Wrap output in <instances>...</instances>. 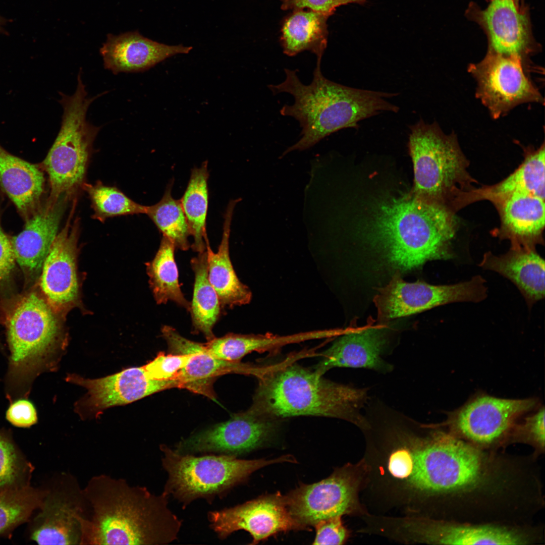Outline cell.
<instances>
[{
    "label": "cell",
    "instance_id": "cell-5",
    "mask_svg": "<svg viewBox=\"0 0 545 545\" xmlns=\"http://www.w3.org/2000/svg\"><path fill=\"white\" fill-rule=\"evenodd\" d=\"M455 228L453 215L444 204L413 194L384 203L371 224L373 239L401 271L429 260L452 258Z\"/></svg>",
    "mask_w": 545,
    "mask_h": 545
},
{
    "label": "cell",
    "instance_id": "cell-21",
    "mask_svg": "<svg viewBox=\"0 0 545 545\" xmlns=\"http://www.w3.org/2000/svg\"><path fill=\"white\" fill-rule=\"evenodd\" d=\"M161 333L170 353L190 355L188 363L178 375L181 388L216 402L213 384L217 376L229 373H252V367L216 358L208 351L204 344L185 338L172 326H164Z\"/></svg>",
    "mask_w": 545,
    "mask_h": 545
},
{
    "label": "cell",
    "instance_id": "cell-41",
    "mask_svg": "<svg viewBox=\"0 0 545 545\" xmlns=\"http://www.w3.org/2000/svg\"><path fill=\"white\" fill-rule=\"evenodd\" d=\"M283 10H300L307 8L331 16L336 8L350 4L363 5L365 0H280Z\"/></svg>",
    "mask_w": 545,
    "mask_h": 545
},
{
    "label": "cell",
    "instance_id": "cell-32",
    "mask_svg": "<svg viewBox=\"0 0 545 545\" xmlns=\"http://www.w3.org/2000/svg\"><path fill=\"white\" fill-rule=\"evenodd\" d=\"M208 177L207 161H204L200 167L193 168L186 189L180 199L193 238L191 247L197 253L206 250V244L208 241L206 233Z\"/></svg>",
    "mask_w": 545,
    "mask_h": 545
},
{
    "label": "cell",
    "instance_id": "cell-39",
    "mask_svg": "<svg viewBox=\"0 0 545 545\" xmlns=\"http://www.w3.org/2000/svg\"><path fill=\"white\" fill-rule=\"evenodd\" d=\"M190 354H165L160 352L156 358L143 366L147 374L158 380L172 379L178 377L179 371L188 363Z\"/></svg>",
    "mask_w": 545,
    "mask_h": 545
},
{
    "label": "cell",
    "instance_id": "cell-29",
    "mask_svg": "<svg viewBox=\"0 0 545 545\" xmlns=\"http://www.w3.org/2000/svg\"><path fill=\"white\" fill-rule=\"evenodd\" d=\"M330 15L304 9L293 10L284 20L280 41L283 52L293 57L308 50L321 62L327 46V21Z\"/></svg>",
    "mask_w": 545,
    "mask_h": 545
},
{
    "label": "cell",
    "instance_id": "cell-35",
    "mask_svg": "<svg viewBox=\"0 0 545 545\" xmlns=\"http://www.w3.org/2000/svg\"><path fill=\"white\" fill-rule=\"evenodd\" d=\"M173 185L172 181L167 186L160 201L154 205L146 206L145 214L162 236L169 239L176 248L185 251L190 247L188 238L191 234L180 200L172 196Z\"/></svg>",
    "mask_w": 545,
    "mask_h": 545
},
{
    "label": "cell",
    "instance_id": "cell-4",
    "mask_svg": "<svg viewBox=\"0 0 545 545\" xmlns=\"http://www.w3.org/2000/svg\"><path fill=\"white\" fill-rule=\"evenodd\" d=\"M320 63L316 62L310 84H303L295 70L285 69V80L268 86L274 94L286 92L293 96L294 103L284 105L280 113L295 118L302 128L300 139L282 157L292 151L308 149L340 130L356 128L363 120L399 110L387 100L396 93L354 88L334 82L323 76Z\"/></svg>",
    "mask_w": 545,
    "mask_h": 545
},
{
    "label": "cell",
    "instance_id": "cell-13",
    "mask_svg": "<svg viewBox=\"0 0 545 545\" xmlns=\"http://www.w3.org/2000/svg\"><path fill=\"white\" fill-rule=\"evenodd\" d=\"M537 404L534 398L505 399L484 393L473 396L464 404L447 413L441 426L474 443L488 445L513 431L521 417Z\"/></svg>",
    "mask_w": 545,
    "mask_h": 545
},
{
    "label": "cell",
    "instance_id": "cell-18",
    "mask_svg": "<svg viewBox=\"0 0 545 545\" xmlns=\"http://www.w3.org/2000/svg\"><path fill=\"white\" fill-rule=\"evenodd\" d=\"M321 354L314 370L323 375L336 367L366 368L385 374L393 365L385 360L389 351L387 333L382 326L348 328Z\"/></svg>",
    "mask_w": 545,
    "mask_h": 545
},
{
    "label": "cell",
    "instance_id": "cell-38",
    "mask_svg": "<svg viewBox=\"0 0 545 545\" xmlns=\"http://www.w3.org/2000/svg\"><path fill=\"white\" fill-rule=\"evenodd\" d=\"M94 211V218L103 221L115 216L146 213V206L135 202L118 189L102 185H85Z\"/></svg>",
    "mask_w": 545,
    "mask_h": 545
},
{
    "label": "cell",
    "instance_id": "cell-45",
    "mask_svg": "<svg viewBox=\"0 0 545 545\" xmlns=\"http://www.w3.org/2000/svg\"><path fill=\"white\" fill-rule=\"evenodd\" d=\"M513 1H514L515 2H516V3H517V4H521V3H520V0H513Z\"/></svg>",
    "mask_w": 545,
    "mask_h": 545
},
{
    "label": "cell",
    "instance_id": "cell-34",
    "mask_svg": "<svg viewBox=\"0 0 545 545\" xmlns=\"http://www.w3.org/2000/svg\"><path fill=\"white\" fill-rule=\"evenodd\" d=\"M175 248L174 244L162 236L155 256L147 265L149 284L157 303L166 304L171 301L189 311L190 303L184 297L179 285Z\"/></svg>",
    "mask_w": 545,
    "mask_h": 545
},
{
    "label": "cell",
    "instance_id": "cell-12",
    "mask_svg": "<svg viewBox=\"0 0 545 545\" xmlns=\"http://www.w3.org/2000/svg\"><path fill=\"white\" fill-rule=\"evenodd\" d=\"M486 282L480 276L447 285L424 282L409 283L396 274L374 298L379 319L389 320L457 302H478L487 296Z\"/></svg>",
    "mask_w": 545,
    "mask_h": 545
},
{
    "label": "cell",
    "instance_id": "cell-20",
    "mask_svg": "<svg viewBox=\"0 0 545 545\" xmlns=\"http://www.w3.org/2000/svg\"><path fill=\"white\" fill-rule=\"evenodd\" d=\"M78 225L70 221L58 234L42 266L40 286L53 311H62L76 300Z\"/></svg>",
    "mask_w": 545,
    "mask_h": 545
},
{
    "label": "cell",
    "instance_id": "cell-28",
    "mask_svg": "<svg viewBox=\"0 0 545 545\" xmlns=\"http://www.w3.org/2000/svg\"><path fill=\"white\" fill-rule=\"evenodd\" d=\"M241 198L231 200L224 215L223 232L216 252L206 244L208 280L216 291L222 307L232 308L248 304L252 298L249 288L238 278L229 255V237L234 208Z\"/></svg>",
    "mask_w": 545,
    "mask_h": 545
},
{
    "label": "cell",
    "instance_id": "cell-46",
    "mask_svg": "<svg viewBox=\"0 0 545 545\" xmlns=\"http://www.w3.org/2000/svg\"><path fill=\"white\" fill-rule=\"evenodd\" d=\"M2 349V347H1V346L0 345V349Z\"/></svg>",
    "mask_w": 545,
    "mask_h": 545
},
{
    "label": "cell",
    "instance_id": "cell-11",
    "mask_svg": "<svg viewBox=\"0 0 545 545\" xmlns=\"http://www.w3.org/2000/svg\"><path fill=\"white\" fill-rule=\"evenodd\" d=\"M528 65L518 57L487 50L481 61L469 65L468 72L476 82V96L494 119L523 103H543L528 74Z\"/></svg>",
    "mask_w": 545,
    "mask_h": 545
},
{
    "label": "cell",
    "instance_id": "cell-1",
    "mask_svg": "<svg viewBox=\"0 0 545 545\" xmlns=\"http://www.w3.org/2000/svg\"><path fill=\"white\" fill-rule=\"evenodd\" d=\"M377 452L380 476L407 504L467 488L481 475L482 461L475 449L401 413L385 424Z\"/></svg>",
    "mask_w": 545,
    "mask_h": 545
},
{
    "label": "cell",
    "instance_id": "cell-27",
    "mask_svg": "<svg viewBox=\"0 0 545 545\" xmlns=\"http://www.w3.org/2000/svg\"><path fill=\"white\" fill-rule=\"evenodd\" d=\"M42 170L11 154L0 144V187L24 221L42 204L45 187Z\"/></svg>",
    "mask_w": 545,
    "mask_h": 545
},
{
    "label": "cell",
    "instance_id": "cell-40",
    "mask_svg": "<svg viewBox=\"0 0 545 545\" xmlns=\"http://www.w3.org/2000/svg\"><path fill=\"white\" fill-rule=\"evenodd\" d=\"M314 526L316 534L313 544H342L348 536L341 516L320 520Z\"/></svg>",
    "mask_w": 545,
    "mask_h": 545
},
{
    "label": "cell",
    "instance_id": "cell-42",
    "mask_svg": "<svg viewBox=\"0 0 545 545\" xmlns=\"http://www.w3.org/2000/svg\"><path fill=\"white\" fill-rule=\"evenodd\" d=\"M6 416L12 424L23 428L31 426L38 419L35 407L27 398H20L11 402Z\"/></svg>",
    "mask_w": 545,
    "mask_h": 545
},
{
    "label": "cell",
    "instance_id": "cell-6",
    "mask_svg": "<svg viewBox=\"0 0 545 545\" xmlns=\"http://www.w3.org/2000/svg\"><path fill=\"white\" fill-rule=\"evenodd\" d=\"M6 324L10 353L5 386L11 403L27 398L35 378L53 368L60 328L54 311L34 292L15 302Z\"/></svg>",
    "mask_w": 545,
    "mask_h": 545
},
{
    "label": "cell",
    "instance_id": "cell-14",
    "mask_svg": "<svg viewBox=\"0 0 545 545\" xmlns=\"http://www.w3.org/2000/svg\"><path fill=\"white\" fill-rule=\"evenodd\" d=\"M87 506L77 478L62 473L46 494L33 518L29 537L39 544H81L82 521Z\"/></svg>",
    "mask_w": 545,
    "mask_h": 545
},
{
    "label": "cell",
    "instance_id": "cell-2",
    "mask_svg": "<svg viewBox=\"0 0 545 545\" xmlns=\"http://www.w3.org/2000/svg\"><path fill=\"white\" fill-rule=\"evenodd\" d=\"M83 490L87 509L81 544L157 545L178 538L182 521L164 492L156 495L105 474L92 476Z\"/></svg>",
    "mask_w": 545,
    "mask_h": 545
},
{
    "label": "cell",
    "instance_id": "cell-36",
    "mask_svg": "<svg viewBox=\"0 0 545 545\" xmlns=\"http://www.w3.org/2000/svg\"><path fill=\"white\" fill-rule=\"evenodd\" d=\"M46 489L30 485L0 492V537L11 536L19 525L28 521L40 507Z\"/></svg>",
    "mask_w": 545,
    "mask_h": 545
},
{
    "label": "cell",
    "instance_id": "cell-9",
    "mask_svg": "<svg viewBox=\"0 0 545 545\" xmlns=\"http://www.w3.org/2000/svg\"><path fill=\"white\" fill-rule=\"evenodd\" d=\"M409 148L414 175L413 194L444 204L468 178L465 158L454 134H446L436 123L420 119L410 127Z\"/></svg>",
    "mask_w": 545,
    "mask_h": 545
},
{
    "label": "cell",
    "instance_id": "cell-30",
    "mask_svg": "<svg viewBox=\"0 0 545 545\" xmlns=\"http://www.w3.org/2000/svg\"><path fill=\"white\" fill-rule=\"evenodd\" d=\"M544 146L528 152L523 162L500 183L469 193L470 198L494 203L514 193H527L544 199Z\"/></svg>",
    "mask_w": 545,
    "mask_h": 545
},
{
    "label": "cell",
    "instance_id": "cell-25",
    "mask_svg": "<svg viewBox=\"0 0 545 545\" xmlns=\"http://www.w3.org/2000/svg\"><path fill=\"white\" fill-rule=\"evenodd\" d=\"M479 265L511 281L529 308L544 297V260L535 248L511 246L507 253L500 256L488 252Z\"/></svg>",
    "mask_w": 545,
    "mask_h": 545
},
{
    "label": "cell",
    "instance_id": "cell-31",
    "mask_svg": "<svg viewBox=\"0 0 545 545\" xmlns=\"http://www.w3.org/2000/svg\"><path fill=\"white\" fill-rule=\"evenodd\" d=\"M198 253L191 260L194 284L189 311L194 331L202 333L208 341L215 337L212 329L220 318L222 306L208 280L206 250Z\"/></svg>",
    "mask_w": 545,
    "mask_h": 545
},
{
    "label": "cell",
    "instance_id": "cell-17",
    "mask_svg": "<svg viewBox=\"0 0 545 545\" xmlns=\"http://www.w3.org/2000/svg\"><path fill=\"white\" fill-rule=\"evenodd\" d=\"M209 526L224 539L244 530L257 544L279 532L304 529L291 516L285 497L279 493L263 496L233 507L208 514Z\"/></svg>",
    "mask_w": 545,
    "mask_h": 545
},
{
    "label": "cell",
    "instance_id": "cell-16",
    "mask_svg": "<svg viewBox=\"0 0 545 545\" xmlns=\"http://www.w3.org/2000/svg\"><path fill=\"white\" fill-rule=\"evenodd\" d=\"M466 16L483 29L488 41V51L520 58L529 64L530 57L540 49L534 39L528 9L513 0H490L481 9L470 3Z\"/></svg>",
    "mask_w": 545,
    "mask_h": 545
},
{
    "label": "cell",
    "instance_id": "cell-7",
    "mask_svg": "<svg viewBox=\"0 0 545 545\" xmlns=\"http://www.w3.org/2000/svg\"><path fill=\"white\" fill-rule=\"evenodd\" d=\"M160 449L162 465L168 476L163 492L172 496L184 507L199 498L210 502L222 496L266 466L295 462L291 455L272 459L244 460L225 455L181 454L165 445H161Z\"/></svg>",
    "mask_w": 545,
    "mask_h": 545
},
{
    "label": "cell",
    "instance_id": "cell-15",
    "mask_svg": "<svg viewBox=\"0 0 545 545\" xmlns=\"http://www.w3.org/2000/svg\"><path fill=\"white\" fill-rule=\"evenodd\" d=\"M279 428L278 420L249 409L181 440L174 450L181 454H214L237 457L269 443Z\"/></svg>",
    "mask_w": 545,
    "mask_h": 545
},
{
    "label": "cell",
    "instance_id": "cell-22",
    "mask_svg": "<svg viewBox=\"0 0 545 545\" xmlns=\"http://www.w3.org/2000/svg\"><path fill=\"white\" fill-rule=\"evenodd\" d=\"M394 531L397 539L411 542L442 544L522 543L517 534L504 528L434 523L420 517L398 518Z\"/></svg>",
    "mask_w": 545,
    "mask_h": 545
},
{
    "label": "cell",
    "instance_id": "cell-24",
    "mask_svg": "<svg viewBox=\"0 0 545 545\" xmlns=\"http://www.w3.org/2000/svg\"><path fill=\"white\" fill-rule=\"evenodd\" d=\"M68 198L46 200L25 221L22 231L11 238L15 261L25 271L33 274L42 268L58 234Z\"/></svg>",
    "mask_w": 545,
    "mask_h": 545
},
{
    "label": "cell",
    "instance_id": "cell-44",
    "mask_svg": "<svg viewBox=\"0 0 545 545\" xmlns=\"http://www.w3.org/2000/svg\"><path fill=\"white\" fill-rule=\"evenodd\" d=\"M15 262L11 238L4 231L0 221V283L9 278Z\"/></svg>",
    "mask_w": 545,
    "mask_h": 545
},
{
    "label": "cell",
    "instance_id": "cell-33",
    "mask_svg": "<svg viewBox=\"0 0 545 545\" xmlns=\"http://www.w3.org/2000/svg\"><path fill=\"white\" fill-rule=\"evenodd\" d=\"M308 338L306 332L285 336L229 333L220 338L214 337L204 345L208 351L217 358L239 362L252 352L274 350L287 344L306 341Z\"/></svg>",
    "mask_w": 545,
    "mask_h": 545
},
{
    "label": "cell",
    "instance_id": "cell-26",
    "mask_svg": "<svg viewBox=\"0 0 545 545\" xmlns=\"http://www.w3.org/2000/svg\"><path fill=\"white\" fill-rule=\"evenodd\" d=\"M499 210L501 238L512 247L534 248L541 243L544 228V199L527 193H514L495 203Z\"/></svg>",
    "mask_w": 545,
    "mask_h": 545
},
{
    "label": "cell",
    "instance_id": "cell-43",
    "mask_svg": "<svg viewBox=\"0 0 545 545\" xmlns=\"http://www.w3.org/2000/svg\"><path fill=\"white\" fill-rule=\"evenodd\" d=\"M513 431L522 434L540 447L544 445V408L525 418L522 423H517Z\"/></svg>",
    "mask_w": 545,
    "mask_h": 545
},
{
    "label": "cell",
    "instance_id": "cell-23",
    "mask_svg": "<svg viewBox=\"0 0 545 545\" xmlns=\"http://www.w3.org/2000/svg\"><path fill=\"white\" fill-rule=\"evenodd\" d=\"M192 49L182 44L159 43L133 31L108 34L100 53L104 68L117 75L146 71L173 56L188 53Z\"/></svg>",
    "mask_w": 545,
    "mask_h": 545
},
{
    "label": "cell",
    "instance_id": "cell-37",
    "mask_svg": "<svg viewBox=\"0 0 545 545\" xmlns=\"http://www.w3.org/2000/svg\"><path fill=\"white\" fill-rule=\"evenodd\" d=\"M33 469L10 433L0 430V492L29 486Z\"/></svg>",
    "mask_w": 545,
    "mask_h": 545
},
{
    "label": "cell",
    "instance_id": "cell-8",
    "mask_svg": "<svg viewBox=\"0 0 545 545\" xmlns=\"http://www.w3.org/2000/svg\"><path fill=\"white\" fill-rule=\"evenodd\" d=\"M106 92L88 97L81 68L74 93H59L63 108L61 128L41 166L49 179L48 201L55 202L64 195L69 197L82 185L93 143L101 128L87 121V112L95 99Z\"/></svg>",
    "mask_w": 545,
    "mask_h": 545
},
{
    "label": "cell",
    "instance_id": "cell-10",
    "mask_svg": "<svg viewBox=\"0 0 545 545\" xmlns=\"http://www.w3.org/2000/svg\"><path fill=\"white\" fill-rule=\"evenodd\" d=\"M365 474L363 462L347 464L320 481L300 485L285 496L289 512L304 529L320 520L354 513L359 508L358 492Z\"/></svg>",
    "mask_w": 545,
    "mask_h": 545
},
{
    "label": "cell",
    "instance_id": "cell-3",
    "mask_svg": "<svg viewBox=\"0 0 545 545\" xmlns=\"http://www.w3.org/2000/svg\"><path fill=\"white\" fill-rule=\"evenodd\" d=\"M253 374L258 384L250 409L258 414L277 420L299 416L338 418L362 431L369 426L363 413L369 400L367 388L326 379L295 363L255 368Z\"/></svg>",
    "mask_w": 545,
    "mask_h": 545
},
{
    "label": "cell",
    "instance_id": "cell-19",
    "mask_svg": "<svg viewBox=\"0 0 545 545\" xmlns=\"http://www.w3.org/2000/svg\"><path fill=\"white\" fill-rule=\"evenodd\" d=\"M66 379L84 387L88 394L83 404L93 411L126 404L155 393L172 388H180L178 378L158 380L151 378L143 367L127 368L98 379L69 375Z\"/></svg>",
    "mask_w": 545,
    "mask_h": 545
}]
</instances>
